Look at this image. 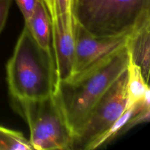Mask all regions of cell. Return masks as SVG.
<instances>
[{"label": "cell", "mask_w": 150, "mask_h": 150, "mask_svg": "<svg viewBox=\"0 0 150 150\" xmlns=\"http://www.w3.org/2000/svg\"><path fill=\"white\" fill-rule=\"evenodd\" d=\"M51 21V47L58 85L68 81L73 74L76 19L73 13H65L53 16Z\"/></svg>", "instance_id": "cell-7"}, {"label": "cell", "mask_w": 150, "mask_h": 150, "mask_svg": "<svg viewBox=\"0 0 150 150\" xmlns=\"http://www.w3.org/2000/svg\"><path fill=\"white\" fill-rule=\"evenodd\" d=\"M44 1H45V4L48 10V13H50L51 10V0H44Z\"/></svg>", "instance_id": "cell-16"}, {"label": "cell", "mask_w": 150, "mask_h": 150, "mask_svg": "<svg viewBox=\"0 0 150 150\" xmlns=\"http://www.w3.org/2000/svg\"><path fill=\"white\" fill-rule=\"evenodd\" d=\"M16 113L29 128V143L35 150H72L73 136L58 91L36 100L10 98Z\"/></svg>", "instance_id": "cell-4"}, {"label": "cell", "mask_w": 150, "mask_h": 150, "mask_svg": "<svg viewBox=\"0 0 150 150\" xmlns=\"http://www.w3.org/2000/svg\"><path fill=\"white\" fill-rule=\"evenodd\" d=\"M150 21L136 31L130 38L127 48L131 59L141 67L144 76L149 82L150 68Z\"/></svg>", "instance_id": "cell-9"}, {"label": "cell", "mask_w": 150, "mask_h": 150, "mask_svg": "<svg viewBox=\"0 0 150 150\" xmlns=\"http://www.w3.org/2000/svg\"><path fill=\"white\" fill-rule=\"evenodd\" d=\"M10 98L36 100L57 90L53 56L42 49L24 26L6 64Z\"/></svg>", "instance_id": "cell-2"}, {"label": "cell", "mask_w": 150, "mask_h": 150, "mask_svg": "<svg viewBox=\"0 0 150 150\" xmlns=\"http://www.w3.org/2000/svg\"><path fill=\"white\" fill-rule=\"evenodd\" d=\"M24 18L27 21L33 14L36 5L40 0H15Z\"/></svg>", "instance_id": "cell-14"}, {"label": "cell", "mask_w": 150, "mask_h": 150, "mask_svg": "<svg viewBox=\"0 0 150 150\" xmlns=\"http://www.w3.org/2000/svg\"><path fill=\"white\" fill-rule=\"evenodd\" d=\"M74 0H51V10L50 16L65 13H73Z\"/></svg>", "instance_id": "cell-13"}, {"label": "cell", "mask_w": 150, "mask_h": 150, "mask_svg": "<svg viewBox=\"0 0 150 150\" xmlns=\"http://www.w3.org/2000/svg\"><path fill=\"white\" fill-rule=\"evenodd\" d=\"M129 61L130 52L126 46L84 73L57 85L73 140L97 103L126 71Z\"/></svg>", "instance_id": "cell-1"}, {"label": "cell", "mask_w": 150, "mask_h": 150, "mask_svg": "<svg viewBox=\"0 0 150 150\" xmlns=\"http://www.w3.org/2000/svg\"><path fill=\"white\" fill-rule=\"evenodd\" d=\"M134 32L108 36L95 35L88 32L76 20L74 67L73 76L70 79L84 73L125 48Z\"/></svg>", "instance_id": "cell-6"}, {"label": "cell", "mask_w": 150, "mask_h": 150, "mask_svg": "<svg viewBox=\"0 0 150 150\" xmlns=\"http://www.w3.org/2000/svg\"><path fill=\"white\" fill-rule=\"evenodd\" d=\"M127 71H125L107 91L89 114L73 140V149L86 150L88 146L108 130L127 108Z\"/></svg>", "instance_id": "cell-5"}, {"label": "cell", "mask_w": 150, "mask_h": 150, "mask_svg": "<svg viewBox=\"0 0 150 150\" xmlns=\"http://www.w3.org/2000/svg\"><path fill=\"white\" fill-rule=\"evenodd\" d=\"M24 26L43 51L53 56L51 47V21L44 0H40ZM54 57V56H53Z\"/></svg>", "instance_id": "cell-8"}, {"label": "cell", "mask_w": 150, "mask_h": 150, "mask_svg": "<svg viewBox=\"0 0 150 150\" xmlns=\"http://www.w3.org/2000/svg\"><path fill=\"white\" fill-rule=\"evenodd\" d=\"M127 71V108H128L150 96V90L149 82L145 79L141 67L131 59L130 54Z\"/></svg>", "instance_id": "cell-10"}, {"label": "cell", "mask_w": 150, "mask_h": 150, "mask_svg": "<svg viewBox=\"0 0 150 150\" xmlns=\"http://www.w3.org/2000/svg\"><path fill=\"white\" fill-rule=\"evenodd\" d=\"M142 102L127 108L124 111V113L116 120L115 122L108 130H105L100 136H99L97 139H95L88 146L86 150H93L98 149V148L108 144V142L112 141L113 139H115L117 136L120 135L121 133H125V129L126 125H127L130 118L133 117V114L139 109Z\"/></svg>", "instance_id": "cell-11"}, {"label": "cell", "mask_w": 150, "mask_h": 150, "mask_svg": "<svg viewBox=\"0 0 150 150\" xmlns=\"http://www.w3.org/2000/svg\"><path fill=\"white\" fill-rule=\"evenodd\" d=\"M73 14L95 35L133 33L150 21V0H74Z\"/></svg>", "instance_id": "cell-3"}, {"label": "cell", "mask_w": 150, "mask_h": 150, "mask_svg": "<svg viewBox=\"0 0 150 150\" xmlns=\"http://www.w3.org/2000/svg\"><path fill=\"white\" fill-rule=\"evenodd\" d=\"M23 133L0 125V150H32Z\"/></svg>", "instance_id": "cell-12"}, {"label": "cell", "mask_w": 150, "mask_h": 150, "mask_svg": "<svg viewBox=\"0 0 150 150\" xmlns=\"http://www.w3.org/2000/svg\"><path fill=\"white\" fill-rule=\"evenodd\" d=\"M11 2L12 0H0V33L7 21Z\"/></svg>", "instance_id": "cell-15"}]
</instances>
